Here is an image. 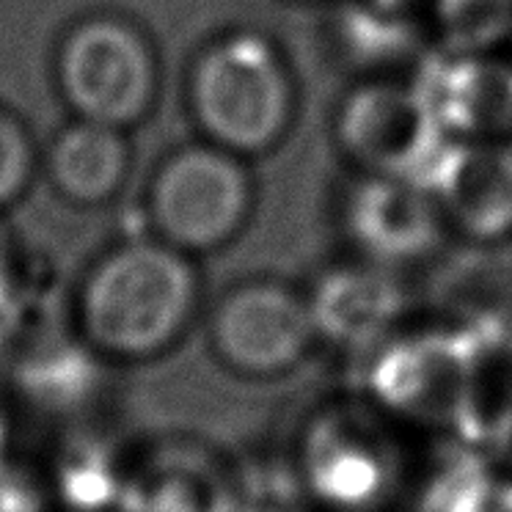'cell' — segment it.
I'll return each instance as SVG.
<instances>
[{
  "label": "cell",
  "instance_id": "16",
  "mask_svg": "<svg viewBox=\"0 0 512 512\" xmlns=\"http://www.w3.org/2000/svg\"><path fill=\"white\" fill-rule=\"evenodd\" d=\"M339 45L356 67H389L413 53V34L400 12H386L375 3L350 6L339 14Z\"/></svg>",
  "mask_w": 512,
  "mask_h": 512
},
{
  "label": "cell",
  "instance_id": "17",
  "mask_svg": "<svg viewBox=\"0 0 512 512\" xmlns=\"http://www.w3.org/2000/svg\"><path fill=\"white\" fill-rule=\"evenodd\" d=\"M433 6L449 56L488 53L512 34V0H435Z\"/></svg>",
  "mask_w": 512,
  "mask_h": 512
},
{
  "label": "cell",
  "instance_id": "1",
  "mask_svg": "<svg viewBox=\"0 0 512 512\" xmlns=\"http://www.w3.org/2000/svg\"><path fill=\"white\" fill-rule=\"evenodd\" d=\"M199 303L196 270L163 240L113 248L83 281L78 336L105 364L155 361L188 331Z\"/></svg>",
  "mask_w": 512,
  "mask_h": 512
},
{
  "label": "cell",
  "instance_id": "21",
  "mask_svg": "<svg viewBox=\"0 0 512 512\" xmlns=\"http://www.w3.org/2000/svg\"><path fill=\"white\" fill-rule=\"evenodd\" d=\"M369 3H375V6L386 9V12H402L405 6H411L413 0H369Z\"/></svg>",
  "mask_w": 512,
  "mask_h": 512
},
{
  "label": "cell",
  "instance_id": "8",
  "mask_svg": "<svg viewBox=\"0 0 512 512\" xmlns=\"http://www.w3.org/2000/svg\"><path fill=\"white\" fill-rule=\"evenodd\" d=\"M336 138L372 177H416L444 149V127L422 86L367 83L339 108Z\"/></svg>",
  "mask_w": 512,
  "mask_h": 512
},
{
  "label": "cell",
  "instance_id": "10",
  "mask_svg": "<svg viewBox=\"0 0 512 512\" xmlns=\"http://www.w3.org/2000/svg\"><path fill=\"white\" fill-rule=\"evenodd\" d=\"M422 182L441 215L477 240L512 234V144L452 141L435 155Z\"/></svg>",
  "mask_w": 512,
  "mask_h": 512
},
{
  "label": "cell",
  "instance_id": "9",
  "mask_svg": "<svg viewBox=\"0 0 512 512\" xmlns=\"http://www.w3.org/2000/svg\"><path fill=\"white\" fill-rule=\"evenodd\" d=\"M113 512H237V466L188 435L130 446Z\"/></svg>",
  "mask_w": 512,
  "mask_h": 512
},
{
  "label": "cell",
  "instance_id": "2",
  "mask_svg": "<svg viewBox=\"0 0 512 512\" xmlns=\"http://www.w3.org/2000/svg\"><path fill=\"white\" fill-rule=\"evenodd\" d=\"M499 342L463 325L389 336L375 347L364 397L402 427L477 446L490 413L488 358Z\"/></svg>",
  "mask_w": 512,
  "mask_h": 512
},
{
  "label": "cell",
  "instance_id": "4",
  "mask_svg": "<svg viewBox=\"0 0 512 512\" xmlns=\"http://www.w3.org/2000/svg\"><path fill=\"white\" fill-rule=\"evenodd\" d=\"M190 108L210 144L232 155L270 149L292 116V80L276 45L251 31L212 42L190 72Z\"/></svg>",
  "mask_w": 512,
  "mask_h": 512
},
{
  "label": "cell",
  "instance_id": "20",
  "mask_svg": "<svg viewBox=\"0 0 512 512\" xmlns=\"http://www.w3.org/2000/svg\"><path fill=\"white\" fill-rule=\"evenodd\" d=\"M12 290H9V259H6V240L0 232V336H6L12 325Z\"/></svg>",
  "mask_w": 512,
  "mask_h": 512
},
{
  "label": "cell",
  "instance_id": "22",
  "mask_svg": "<svg viewBox=\"0 0 512 512\" xmlns=\"http://www.w3.org/2000/svg\"><path fill=\"white\" fill-rule=\"evenodd\" d=\"M504 345H507V350H510V358H512V328H510V334H507V339H504Z\"/></svg>",
  "mask_w": 512,
  "mask_h": 512
},
{
  "label": "cell",
  "instance_id": "6",
  "mask_svg": "<svg viewBox=\"0 0 512 512\" xmlns=\"http://www.w3.org/2000/svg\"><path fill=\"white\" fill-rule=\"evenodd\" d=\"M251 207L243 166L221 146H188L160 166L149 188V221L157 240L182 254L232 240Z\"/></svg>",
  "mask_w": 512,
  "mask_h": 512
},
{
  "label": "cell",
  "instance_id": "11",
  "mask_svg": "<svg viewBox=\"0 0 512 512\" xmlns=\"http://www.w3.org/2000/svg\"><path fill=\"white\" fill-rule=\"evenodd\" d=\"M350 234L378 262H411L433 251L441 210L416 177H369L347 204Z\"/></svg>",
  "mask_w": 512,
  "mask_h": 512
},
{
  "label": "cell",
  "instance_id": "18",
  "mask_svg": "<svg viewBox=\"0 0 512 512\" xmlns=\"http://www.w3.org/2000/svg\"><path fill=\"white\" fill-rule=\"evenodd\" d=\"M0 512H58L36 460L17 452L0 463Z\"/></svg>",
  "mask_w": 512,
  "mask_h": 512
},
{
  "label": "cell",
  "instance_id": "13",
  "mask_svg": "<svg viewBox=\"0 0 512 512\" xmlns=\"http://www.w3.org/2000/svg\"><path fill=\"white\" fill-rule=\"evenodd\" d=\"M317 339L342 350H375L400 323L405 298L397 281L378 268H336L317 281L309 298Z\"/></svg>",
  "mask_w": 512,
  "mask_h": 512
},
{
  "label": "cell",
  "instance_id": "19",
  "mask_svg": "<svg viewBox=\"0 0 512 512\" xmlns=\"http://www.w3.org/2000/svg\"><path fill=\"white\" fill-rule=\"evenodd\" d=\"M31 168H34L31 138L14 116L0 111V207L23 193Z\"/></svg>",
  "mask_w": 512,
  "mask_h": 512
},
{
  "label": "cell",
  "instance_id": "12",
  "mask_svg": "<svg viewBox=\"0 0 512 512\" xmlns=\"http://www.w3.org/2000/svg\"><path fill=\"white\" fill-rule=\"evenodd\" d=\"M424 94L446 135L460 141H510L512 64L501 58L449 56L424 72Z\"/></svg>",
  "mask_w": 512,
  "mask_h": 512
},
{
  "label": "cell",
  "instance_id": "15",
  "mask_svg": "<svg viewBox=\"0 0 512 512\" xmlns=\"http://www.w3.org/2000/svg\"><path fill=\"white\" fill-rule=\"evenodd\" d=\"M130 146L119 127L78 119L56 135L47 152L53 188L75 204H102L122 188Z\"/></svg>",
  "mask_w": 512,
  "mask_h": 512
},
{
  "label": "cell",
  "instance_id": "14",
  "mask_svg": "<svg viewBox=\"0 0 512 512\" xmlns=\"http://www.w3.org/2000/svg\"><path fill=\"white\" fill-rule=\"evenodd\" d=\"M446 323L504 345L512 328V248H474L452 256L433 279Z\"/></svg>",
  "mask_w": 512,
  "mask_h": 512
},
{
  "label": "cell",
  "instance_id": "5",
  "mask_svg": "<svg viewBox=\"0 0 512 512\" xmlns=\"http://www.w3.org/2000/svg\"><path fill=\"white\" fill-rule=\"evenodd\" d=\"M58 86L78 119L124 130L141 122L155 100L152 47L124 20H83L61 42Z\"/></svg>",
  "mask_w": 512,
  "mask_h": 512
},
{
  "label": "cell",
  "instance_id": "7",
  "mask_svg": "<svg viewBox=\"0 0 512 512\" xmlns=\"http://www.w3.org/2000/svg\"><path fill=\"white\" fill-rule=\"evenodd\" d=\"M317 342L309 301L279 281H248L223 295L210 317L212 356L248 380L290 375Z\"/></svg>",
  "mask_w": 512,
  "mask_h": 512
},
{
  "label": "cell",
  "instance_id": "3",
  "mask_svg": "<svg viewBox=\"0 0 512 512\" xmlns=\"http://www.w3.org/2000/svg\"><path fill=\"white\" fill-rule=\"evenodd\" d=\"M292 477L317 512H391L411 493L402 424L361 400L309 413L292 446Z\"/></svg>",
  "mask_w": 512,
  "mask_h": 512
}]
</instances>
